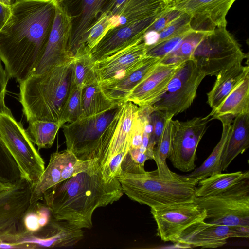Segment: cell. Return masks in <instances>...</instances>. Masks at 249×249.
Returning <instances> with one entry per match:
<instances>
[{"label": "cell", "mask_w": 249, "mask_h": 249, "mask_svg": "<svg viewBox=\"0 0 249 249\" xmlns=\"http://www.w3.org/2000/svg\"><path fill=\"white\" fill-rule=\"evenodd\" d=\"M56 0H17L0 30V57L10 78L29 77L45 49L53 24Z\"/></svg>", "instance_id": "1"}, {"label": "cell", "mask_w": 249, "mask_h": 249, "mask_svg": "<svg viewBox=\"0 0 249 249\" xmlns=\"http://www.w3.org/2000/svg\"><path fill=\"white\" fill-rule=\"evenodd\" d=\"M123 194L117 177L106 180L97 163L59 182L48 190L42 199L55 219L89 229L95 210L117 201Z\"/></svg>", "instance_id": "2"}, {"label": "cell", "mask_w": 249, "mask_h": 249, "mask_svg": "<svg viewBox=\"0 0 249 249\" xmlns=\"http://www.w3.org/2000/svg\"><path fill=\"white\" fill-rule=\"evenodd\" d=\"M73 61L32 74L19 83V101L27 121L59 122L71 88Z\"/></svg>", "instance_id": "3"}, {"label": "cell", "mask_w": 249, "mask_h": 249, "mask_svg": "<svg viewBox=\"0 0 249 249\" xmlns=\"http://www.w3.org/2000/svg\"><path fill=\"white\" fill-rule=\"evenodd\" d=\"M116 177L124 194L132 200L150 208L195 201L199 181L178 174L171 178H163L157 169L141 174L121 169Z\"/></svg>", "instance_id": "4"}, {"label": "cell", "mask_w": 249, "mask_h": 249, "mask_svg": "<svg viewBox=\"0 0 249 249\" xmlns=\"http://www.w3.org/2000/svg\"><path fill=\"white\" fill-rule=\"evenodd\" d=\"M123 103L105 112L64 124L62 127L67 149L82 160L97 159L99 161L103 158L119 121L115 116Z\"/></svg>", "instance_id": "5"}, {"label": "cell", "mask_w": 249, "mask_h": 249, "mask_svg": "<svg viewBox=\"0 0 249 249\" xmlns=\"http://www.w3.org/2000/svg\"><path fill=\"white\" fill-rule=\"evenodd\" d=\"M247 56L226 27H217L206 33L196 46L191 60L206 76H216L220 71L242 63Z\"/></svg>", "instance_id": "6"}, {"label": "cell", "mask_w": 249, "mask_h": 249, "mask_svg": "<svg viewBox=\"0 0 249 249\" xmlns=\"http://www.w3.org/2000/svg\"><path fill=\"white\" fill-rule=\"evenodd\" d=\"M0 136L22 177L32 187L43 173L45 162L22 124L16 121L10 109L0 113Z\"/></svg>", "instance_id": "7"}, {"label": "cell", "mask_w": 249, "mask_h": 249, "mask_svg": "<svg viewBox=\"0 0 249 249\" xmlns=\"http://www.w3.org/2000/svg\"><path fill=\"white\" fill-rule=\"evenodd\" d=\"M195 201L206 210L209 223L249 226V178L219 194L196 197Z\"/></svg>", "instance_id": "8"}, {"label": "cell", "mask_w": 249, "mask_h": 249, "mask_svg": "<svg viewBox=\"0 0 249 249\" xmlns=\"http://www.w3.org/2000/svg\"><path fill=\"white\" fill-rule=\"evenodd\" d=\"M205 76L194 61L183 62L170 81L166 91L150 106L153 110L162 111L168 118H173L191 106Z\"/></svg>", "instance_id": "9"}, {"label": "cell", "mask_w": 249, "mask_h": 249, "mask_svg": "<svg viewBox=\"0 0 249 249\" xmlns=\"http://www.w3.org/2000/svg\"><path fill=\"white\" fill-rule=\"evenodd\" d=\"M157 235L164 242L175 243L190 228L206 219V210L195 201L150 208Z\"/></svg>", "instance_id": "10"}, {"label": "cell", "mask_w": 249, "mask_h": 249, "mask_svg": "<svg viewBox=\"0 0 249 249\" xmlns=\"http://www.w3.org/2000/svg\"><path fill=\"white\" fill-rule=\"evenodd\" d=\"M68 17L70 31L67 50L74 56L85 45L90 29L105 12H109L115 0H56Z\"/></svg>", "instance_id": "11"}, {"label": "cell", "mask_w": 249, "mask_h": 249, "mask_svg": "<svg viewBox=\"0 0 249 249\" xmlns=\"http://www.w3.org/2000/svg\"><path fill=\"white\" fill-rule=\"evenodd\" d=\"M210 121L209 115L183 122L173 120L172 147L168 158L175 168L182 172L196 168V149Z\"/></svg>", "instance_id": "12"}, {"label": "cell", "mask_w": 249, "mask_h": 249, "mask_svg": "<svg viewBox=\"0 0 249 249\" xmlns=\"http://www.w3.org/2000/svg\"><path fill=\"white\" fill-rule=\"evenodd\" d=\"M31 188L23 178L0 193V243H13L19 237L21 219L31 205Z\"/></svg>", "instance_id": "13"}, {"label": "cell", "mask_w": 249, "mask_h": 249, "mask_svg": "<svg viewBox=\"0 0 249 249\" xmlns=\"http://www.w3.org/2000/svg\"><path fill=\"white\" fill-rule=\"evenodd\" d=\"M236 0H174L168 6L189 16L193 30L209 32L226 27L227 15Z\"/></svg>", "instance_id": "14"}, {"label": "cell", "mask_w": 249, "mask_h": 249, "mask_svg": "<svg viewBox=\"0 0 249 249\" xmlns=\"http://www.w3.org/2000/svg\"><path fill=\"white\" fill-rule=\"evenodd\" d=\"M83 237L82 229L53 216L49 223L37 233L20 237L11 243L14 249L62 248L72 246Z\"/></svg>", "instance_id": "15"}, {"label": "cell", "mask_w": 249, "mask_h": 249, "mask_svg": "<svg viewBox=\"0 0 249 249\" xmlns=\"http://www.w3.org/2000/svg\"><path fill=\"white\" fill-rule=\"evenodd\" d=\"M163 11L143 20L110 28L90 51V54L93 61L95 62L103 59L143 40L146 30Z\"/></svg>", "instance_id": "16"}, {"label": "cell", "mask_w": 249, "mask_h": 249, "mask_svg": "<svg viewBox=\"0 0 249 249\" xmlns=\"http://www.w3.org/2000/svg\"><path fill=\"white\" fill-rule=\"evenodd\" d=\"M249 237V226H226L206 221L195 225L176 242L185 248H215L223 246L231 238Z\"/></svg>", "instance_id": "17"}, {"label": "cell", "mask_w": 249, "mask_h": 249, "mask_svg": "<svg viewBox=\"0 0 249 249\" xmlns=\"http://www.w3.org/2000/svg\"><path fill=\"white\" fill-rule=\"evenodd\" d=\"M70 27L68 17L56 2L52 31L42 55L32 74L42 73L54 65L73 60L74 58L67 50Z\"/></svg>", "instance_id": "18"}, {"label": "cell", "mask_w": 249, "mask_h": 249, "mask_svg": "<svg viewBox=\"0 0 249 249\" xmlns=\"http://www.w3.org/2000/svg\"><path fill=\"white\" fill-rule=\"evenodd\" d=\"M143 39L94 62L99 84L120 78L139 65L146 56Z\"/></svg>", "instance_id": "19"}, {"label": "cell", "mask_w": 249, "mask_h": 249, "mask_svg": "<svg viewBox=\"0 0 249 249\" xmlns=\"http://www.w3.org/2000/svg\"><path fill=\"white\" fill-rule=\"evenodd\" d=\"M182 63H160L133 89L125 101H130L139 107L153 105L166 91L170 81Z\"/></svg>", "instance_id": "20"}, {"label": "cell", "mask_w": 249, "mask_h": 249, "mask_svg": "<svg viewBox=\"0 0 249 249\" xmlns=\"http://www.w3.org/2000/svg\"><path fill=\"white\" fill-rule=\"evenodd\" d=\"M161 59L146 55L139 65L122 77L100 84L104 94L113 104L123 103L133 89L160 63Z\"/></svg>", "instance_id": "21"}, {"label": "cell", "mask_w": 249, "mask_h": 249, "mask_svg": "<svg viewBox=\"0 0 249 249\" xmlns=\"http://www.w3.org/2000/svg\"><path fill=\"white\" fill-rule=\"evenodd\" d=\"M139 107L134 103L124 102L119 121L112 138L108 150L99 162L103 170L113 157L118 155L125 156L130 147V139Z\"/></svg>", "instance_id": "22"}, {"label": "cell", "mask_w": 249, "mask_h": 249, "mask_svg": "<svg viewBox=\"0 0 249 249\" xmlns=\"http://www.w3.org/2000/svg\"><path fill=\"white\" fill-rule=\"evenodd\" d=\"M234 118L222 156V172L249 146V113L239 115Z\"/></svg>", "instance_id": "23"}, {"label": "cell", "mask_w": 249, "mask_h": 249, "mask_svg": "<svg viewBox=\"0 0 249 249\" xmlns=\"http://www.w3.org/2000/svg\"><path fill=\"white\" fill-rule=\"evenodd\" d=\"M242 63L220 71L211 90L207 93V103L212 109L216 108L227 95L249 74V66Z\"/></svg>", "instance_id": "24"}, {"label": "cell", "mask_w": 249, "mask_h": 249, "mask_svg": "<svg viewBox=\"0 0 249 249\" xmlns=\"http://www.w3.org/2000/svg\"><path fill=\"white\" fill-rule=\"evenodd\" d=\"M167 6L163 0H126L119 13L111 16L112 27L145 19L161 13Z\"/></svg>", "instance_id": "25"}, {"label": "cell", "mask_w": 249, "mask_h": 249, "mask_svg": "<svg viewBox=\"0 0 249 249\" xmlns=\"http://www.w3.org/2000/svg\"><path fill=\"white\" fill-rule=\"evenodd\" d=\"M249 113V74L208 115L211 120Z\"/></svg>", "instance_id": "26"}, {"label": "cell", "mask_w": 249, "mask_h": 249, "mask_svg": "<svg viewBox=\"0 0 249 249\" xmlns=\"http://www.w3.org/2000/svg\"><path fill=\"white\" fill-rule=\"evenodd\" d=\"M234 118L224 116L217 119L222 124V132L219 141L206 160L198 168H195L187 176L199 181L212 175L221 173V162L224 147L230 134Z\"/></svg>", "instance_id": "27"}, {"label": "cell", "mask_w": 249, "mask_h": 249, "mask_svg": "<svg viewBox=\"0 0 249 249\" xmlns=\"http://www.w3.org/2000/svg\"><path fill=\"white\" fill-rule=\"evenodd\" d=\"M249 178V172L219 173L200 180L196 192V197L207 196L223 192L242 180Z\"/></svg>", "instance_id": "28"}, {"label": "cell", "mask_w": 249, "mask_h": 249, "mask_svg": "<svg viewBox=\"0 0 249 249\" xmlns=\"http://www.w3.org/2000/svg\"><path fill=\"white\" fill-rule=\"evenodd\" d=\"M81 104L82 114L79 118L105 112L117 105L105 95L97 79L82 89Z\"/></svg>", "instance_id": "29"}, {"label": "cell", "mask_w": 249, "mask_h": 249, "mask_svg": "<svg viewBox=\"0 0 249 249\" xmlns=\"http://www.w3.org/2000/svg\"><path fill=\"white\" fill-rule=\"evenodd\" d=\"M53 217L50 209L44 202L38 201L31 204L21 219L18 238L37 233Z\"/></svg>", "instance_id": "30"}, {"label": "cell", "mask_w": 249, "mask_h": 249, "mask_svg": "<svg viewBox=\"0 0 249 249\" xmlns=\"http://www.w3.org/2000/svg\"><path fill=\"white\" fill-rule=\"evenodd\" d=\"M61 171L59 154L56 151L51 155L47 167L31 188V204L42 200L48 190L61 182Z\"/></svg>", "instance_id": "31"}, {"label": "cell", "mask_w": 249, "mask_h": 249, "mask_svg": "<svg viewBox=\"0 0 249 249\" xmlns=\"http://www.w3.org/2000/svg\"><path fill=\"white\" fill-rule=\"evenodd\" d=\"M96 79L94 62L91 57L90 51L84 46L74 56L71 83L83 89Z\"/></svg>", "instance_id": "32"}, {"label": "cell", "mask_w": 249, "mask_h": 249, "mask_svg": "<svg viewBox=\"0 0 249 249\" xmlns=\"http://www.w3.org/2000/svg\"><path fill=\"white\" fill-rule=\"evenodd\" d=\"M28 122L26 131L31 142L39 149L51 147L59 129L62 127L59 122L40 120Z\"/></svg>", "instance_id": "33"}, {"label": "cell", "mask_w": 249, "mask_h": 249, "mask_svg": "<svg viewBox=\"0 0 249 249\" xmlns=\"http://www.w3.org/2000/svg\"><path fill=\"white\" fill-rule=\"evenodd\" d=\"M172 119H167L163 133L153 151V160L156 163L159 174L161 177L165 178H171L177 174L169 169L166 161L171 150Z\"/></svg>", "instance_id": "34"}, {"label": "cell", "mask_w": 249, "mask_h": 249, "mask_svg": "<svg viewBox=\"0 0 249 249\" xmlns=\"http://www.w3.org/2000/svg\"><path fill=\"white\" fill-rule=\"evenodd\" d=\"M207 32L192 30L172 52L162 58L160 63L176 64L191 60L196 46Z\"/></svg>", "instance_id": "35"}, {"label": "cell", "mask_w": 249, "mask_h": 249, "mask_svg": "<svg viewBox=\"0 0 249 249\" xmlns=\"http://www.w3.org/2000/svg\"><path fill=\"white\" fill-rule=\"evenodd\" d=\"M23 178L19 168L0 136V180L15 185Z\"/></svg>", "instance_id": "36"}, {"label": "cell", "mask_w": 249, "mask_h": 249, "mask_svg": "<svg viewBox=\"0 0 249 249\" xmlns=\"http://www.w3.org/2000/svg\"><path fill=\"white\" fill-rule=\"evenodd\" d=\"M82 89L71 83L68 96L65 102L59 122L62 126L64 124L78 119L82 114L81 95Z\"/></svg>", "instance_id": "37"}, {"label": "cell", "mask_w": 249, "mask_h": 249, "mask_svg": "<svg viewBox=\"0 0 249 249\" xmlns=\"http://www.w3.org/2000/svg\"><path fill=\"white\" fill-rule=\"evenodd\" d=\"M111 15L109 12L103 13L89 32L85 45L90 51L112 27Z\"/></svg>", "instance_id": "38"}, {"label": "cell", "mask_w": 249, "mask_h": 249, "mask_svg": "<svg viewBox=\"0 0 249 249\" xmlns=\"http://www.w3.org/2000/svg\"><path fill=\"white\" fill-rule=\"evenodd\" d=\"M190 17L183 13L161 31L158 33L157 41L154 44L192 29L190 26Z\"/></svg>", "instance_id": "39"}, {"label": "cell", "mask_w": 249, "mask_h": 249, "mask_svg": "<svg viewBox=\"0 0 249 249\" xmlns=\"http://www.w3.org/2000/svg\"><path fill=\"white\" fill-rule=\"evenodd\" d=\"M193 29L181 33L159 43L147 46L146 55L162 58L172 52Z\"/></svg>", "instance_id": "40"}, {"label": "cell", "mask_w": 249, "mask_h": 249, "mask_svg": "<svg viewBox=\"0 0 249 249\" xmlns=\"http://www.w3.org/2000/svg\"><path fill=\"white\" fill-rule=\"evenodd\" d=\"M150 118L152 127V142L156 146L163 133L168 117L164 112L153 110Z\"/></svg>", "instance_id": "41"}, {"label": "cell", "mask_w": 249, "mask_h": 249, "mask_svg": "<svg viewBox=\"0 0 249 249\" xmlns=\"http://www.w3.org/2000/svg\"><path fill=\"white\" fill-rule=\"evenodd\" d=\"M2 62L0 57V113L9 110L5 104V96L7 85L10 78L3 68Z\"/></svg>", "instance_id": "42"}, {"label": "cell", "mask_w": 249, "mask_h": 249, "mask_svg": "<svg viewBox=\"0 0 249 249\" xmlns=\"http://www.w3.org/2000/svg\"><path fill=\"white\" fill-rule=\"evenodd\" d=\"M10 13V6L5 5L0 2V30L6 22Z\"/></svg>", "instance_id": "43"}, {"label": "cell", "mask_w": 249, "mask_h": 249, "mask_svg": "<svg viewBox=\"0 0 249 249\" xmlns=\"http://www.w3.org/2000/svg\"><path fill=\"white\" fill-rule=\"evenodd\" d=\"M126 0H115L114 3L109 13L111 16L117 15L122 9Z\"/></svg>", "instance_id": "44"}, {"label": "cell", "mask_w": 249, "mask_h": 249, "mask_svg": "<svg viewBox=\"0 0 249 249\" xmlns=\"http://www.w3.org/2000/svg\"><path fill=\"white\" fill-rule=\"evenodd\" d=\"M14 185H11L0 180V193L10 188Z\"/></svg>", "instance_id": "45"}, {"label": "cell", "mask_w": 249, "mask_h": 249, "mask_svg": "<svg viewBox=\"0 0 249 249\" xmlns=\"http://www.w3.org/2000/svg\"><path fill=\"white\" fill-rule=\"evenodd\" d=\"M0 2L7 6H10L12 1V0H0Z\"/></svg>", "instance_id": "46"}, {"label": "cell", "mask_w": 249, "mask_h": 249, "mask_svg": "<svg viewBox=\"0 0 249 249\" xmlns=\"http://www.w3.org/2000/svg\"><path fill=\"white\" fill-rule=\"evenodd\" d=\"M167 5L170 4L174 0H163Z\"/></svg>", "instance_id": "47"}, {"label": "cell", "mask_w": 249, "mask_h": 249, "mask_svg": "<svg viewBox=\"0 0 249 249\" xmlns=\"http://www.w3.org/2000/svg\"><path fill=\"white\" fill-rule=\"evenodd\" d=\"M15 0H12V2H14V1H15Z\"/></svg>", "instance_id": "48"}]
</instances>
